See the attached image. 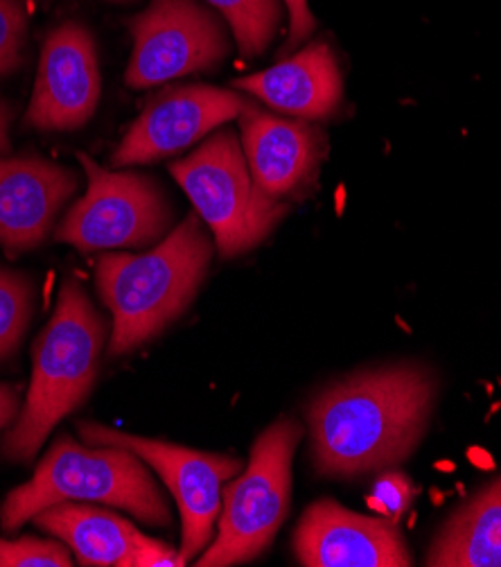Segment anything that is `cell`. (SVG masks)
Here are the masks:
<instances>
[{"instance_id":"6da1fadb","label":"cell","mask_w":501,"mask_h":567,"mask_svg":"<svg viewBox=\"0 0 501 567\" xmlns=\"http://www.w3.org/2000/svg\"><path fill=\"white\" fill-rule=\"evenodd\" d=\"M436 378L416 364L357 373L310 408L312 457L321 475L357 477L400 464L425 434Z\"/></svg>"},{"instance_id":"7a4b0ae2","label":"cell","mask_w":501,"mask_h":567,"mask_svg":"<svg viewBox=\"0 0 501 567\" xmlns=\"http://www.w3.org/2000/svg\"><path fill=\"white\" fill-rule=\"evenodd\" d=\"M210 236L195 210L154 249L106 254L97 260V292L114 319L111 355L140 349L186 312L212 260Z\"/></svg>"},{"instance_id":"3957f363","label":"cell","mask_w":501,"mask_h":567,"mask_svg":"<svg viewBox=\"0 0 501 567\" xmlns=\"http://www.w3.org/2000/svg\"><path fill=\"white\" fill-rule=\"evenodd\" d=\"M104 319L77 278H66L60 301L32 349V380L21 414L6 434L3 452L30 462L50 432L91 393L104 349Z\"/></svg>"},{"instance_id":"277c9868","label":"cell","mask_w":501,"mask_h":567,"mask_svg":"<svg viewBox=\"0 0 501 567\" xmlns=\"http://www.w3.org/2000/svg\"><path fill=\"white\" fill-rule=\"evenodd\" d=\"M60 502H97L125 508L145 525H173L167 499L132 450L84 447L66 434L52 443L32 480L8 493L0 506V527L17 534L43 508Z\"/></svg>"},{"instance_id":"5b68a950","label":"cell","mask_w":501,"mask_h":567,"mask_svg":"<svg viewBox=\"0 0 501 567\" xmlns=\"http://www.w3.org/2000/svg\"><path fill=\"white\" fill-rule=\"evenodd\" d=\"M301 436V423L288 416L258 436L247 471L221 491L219 532L199 567L249 563L273 543L288 518L292 460Z\"/></svg>"},{"instance_id":"8992f818","label":"cell","mask_w":501,"mask_h":567,"mask_svg":"<svg viewBox=\"0 0 501 567\" xmlns=\"http://www.w3.org/2000/svg\"><path fill=\"white\" fill-rule=\"evenodd\" d=\"M170 173L206 221L221 258L258 247L290 210L285 202L269 199L255 188L242 143L227 130L173 163Z\"/></svg>"},{"instance_id":"52a82bcc","label":"cell","mask_w":501,"mask_h":567,"mask_svg":"<svg viewBox=\"0 0 501 567\" xmlns=\"http://www.w3.org/2000/svg\"><path fill=\"white\" fill-rule=\"evenodd\" d=\"M77 158L88 188L69 208L54 238L82 254H95L147 247L167 236L173 226V206L152 177L104 169L84 152Z\"/></svg>"},{"instance_id":"ba28073f","label":"cell","mask_w":501,"mask_h":567,"mask_svg":"<svg viewBox=\"0 0 501 567\" xmlns=\"http://www.w3.org/2000/svg\"><path fill=\"white\" fill-rule=\"evenodd\" d=\"M77 430L86 443L127 447L156 471L179 506V554L186 563L197 558V554L210 545L215 520L221 512V491L229 480L242 473L240 460L118 432L97 423H80Z\"/></svg>"},{"instance_id":"9c48e42d","label":"cell","mask_w":501,"mask_h":567,"mask_svg":"<svg viewBox=\"0 0 501 567\" xmlns=\"http://www.w3.org/2000/svg\"><path fill=\"white\" fill-rule=\"evenodd\" d=\"M134 50L125 73L129 89L212 71L229 54L221 21L197 0H152L129 23Z\"/></svg>"},{"instance_id":"30bf717a","label":"cell","mask_w":501,"mask_h":567,"mask_svg":"<svg viewBox=\"0 0 501 567\" xmlns=\"http://www.w3.org/2000/svg\"><path fill=\"white\" fill-rule=\"evenodd\" d=\"M251 100L215 86H170L154 95L132 123L111 163L116 167L147 165L195 145L227 125Z\"/></svg>"},{"instance_id":"8fae6325","label":"cell","mask_w":501,"mask_h":567,"mask_svg":"<svg viewBox=\"0 0 501 567\" xmlns=\"http://www.w3.org/2000/svg\"><path fill=\"white\" fill-rule=\"evenodd\" d=\"M100 93L93 34L86 25L66 21L43 41L25 125L41 132L82 130L93 118Z\"/></svg>"},{"instance_id":"7c38bea8","label":"cell","mask_w":501,"mask_h":567,"mask_svg":"<svg viewBox=\"0 0 501 567\" xmlns=\"http://www.w3.org/2000/svg\"><path fill=\"white\" fill-rule=\"evenodd\" d=\"M242 150L255 188L275 202H292L314 186L327 138L307 121L278 118L255 104L240 113Z\"/></svg>"},{"instance_id":"4fadbf2b","label":"cell","mask_w":501,"mask_h":567,"mask_svg":"<svg viewBox=\"0 0 501 567\" xmlns=\"http://www.w3.org/2000/svg\"><path fill=\"white\" fill-rule=\"evenodd\" d=\"M294 551L305 567L411 565L396 523L353 514L332 499H319L303 514L294 534Z\"/></svg>"},{"instance_id":"5bb4252c","label":"cell","mask_w":501,"mask_h":567,"mask_svg":"<svg viewBox=\"0 0 501 567\" xmlns=\"http://www.w3.org/2000/svg\"><path fill=\"white\" fill-rule=\"evenodd\" d=\"M39 529L62 540L80 565L88 567H181L186 560L167 543L145 536L123 516L106 508L60 502L34 518Z\"/></svg>"},{"instance_id":"9a60e30c","label":"cell","mask_w":501,"mask_h":567,"mask_svg":"<svg viewBox=\"0 0 501 567\" xmlns=\"http://www.w3.org/2000/svg\"><path fill=\"white\" fill-rule=\"evenodd\" d=\"M73 169L41 158H0V245L10 254L39 247L77 193Z\"/></svg>"},{"instance_id":"2e32d148","label":"cell","mask_w":501,"mask_h":567,"mask_svg":"<svg viewBox=\"0 0 501 567\" xmlns=\"http://www.w3.org/2000/svg\"><path fill=\"white\" fill-rule=\"evenodd\" d=\"M233 86L301 121L330 118L344 97L337 56L323 41L310 43L267 71L236 80Z\"/></svg>"},{"instance_id":"e0dca14e","label":"cell","mask_w":501,"mask_h":567,"mask_svg":"<svg viewBox=\"0 0 501 567\" xmlns=\"http://www.w3.org/2000/svg\"><path fill=\"white\" fill-rule=\"evenodd\" d=\"M431 567H501V477L448 520L427 554Z\"/></svg>"},{"instance_id":"ac0fdd59","label":"cell","mask_w":501,"mask_h":567,"mask_svg":"<svg viewBox=\"0 0 501 567\" xmlns=\"http://www.w3.org/2000/svg\"><path fill=\"white\" fill-rule=\"evenodd\" d=\"M206 3L229 21L238 50L247 60L269 48L283 17L278 0H206Z\"/></svg>"},{"instance_id":"d6986e66","label":"cell","mask_w":501,"mask_h":567,"mask_svg":"<svg viewBox=\"0 0 501 567\" xmlns=\"http://www.w3.org/2000/svg\"><path fill=\"white\" fill-rule=\"evenodd\" d=\"M32 286L12 269L0 267V360L10 358L30 326Z\"/></svg>"},{"instance_id":"ffe728a7","label":"cell","mask_w":501,"mask_h":567,"mask_svg":"<svg viewBox=\"0 0 501 567\" xmlns=\"http://www.w3.org/2000/svg\"><path fill=\"white\" fill-rule=\"evenodd\" d=\"M71 549L62 540H41L23 536L19 540L0 538V567H69Z\"/></svg>"},{"instance_id":"44dd1931","label":"cell","mask_w":501,"mask_h":567,"mask_svg":"<svg viewBox=\"0 0 501 567\" xmlns=\"http://www.w3.org/2000/svg\"><path fill=\"white\" fill-rule=\"evenodd\" d=\"M28 41V19L19 0H0V78L21 66Z\"/></svg>"},{"instance_id":"7402d4cb","label":"cell","mask_w":501,"mask_h":567,"mask_svg":"<svg viewBox=\"0 0 501 567\" xmlns=\"http://www.w3.org/2000/svg\"><path fill=\"white\" fill-rule=\"evenodd\" d=\"M414 495H416V491H414L411 480L403 473L392 471V473H384L375 480L368 504L384 520L398 523L400 516L409 508Z\"/></svg>"},{"instance_id":"603a6c76","label":"cell","mask_w":501,"mask_h":567,"mask_svg":"<svg viewBox=\"0 0 501 567\" xmlns=\"http://www.w3.org/2000/svg\"><path fill=\"white\" fill-rule=\"evenodd\" d=\"M290 10V34L288 41L283 45V54L294 50L299 43H303L305 39H310V34L316 28V19L310 12L307 0H283Z\"/></svg>"},{"instance_id":"cb8c5ba5","label":"cell","mask_w":501,"mask_h":567,"mask_svg":"<svg viewBox=\"0 0 501 567\" xmlns=\"http://www.w3.org/2000/svg\"><path fill=\"white\" fill-rule=\"evenodd\" d=\"M19 408H21L19 389L0 382V432H3L10 423H14V419L19 416Z\"/></svg>"},{"instance_id":"d4e9b609","label":"cell","mask_w":501,"mask_h":567,"mask_svg":"<svg viewBox=\"0 0 501 567\" xmlns=\"http://www.w3.org/2000/svg\"><path fill=\"white\" fill-rule=\"evenodd\" d=\"M10 123H12V106L0 102V154L10 152Z\"/></svg>"},{"instance_id":"484cf974","label":"cell","mask_w":501,"mask_h":567,"mask_svg":"<svg viewBox=\"0 0 501 567\" xmlns=\"http://www.w3.org/2000/svg\"><path fill=\"white\" fill-rule=\"evenodd\" d=\"M111 3H129V0H111Z\"/></svg>"}]
</instances>
